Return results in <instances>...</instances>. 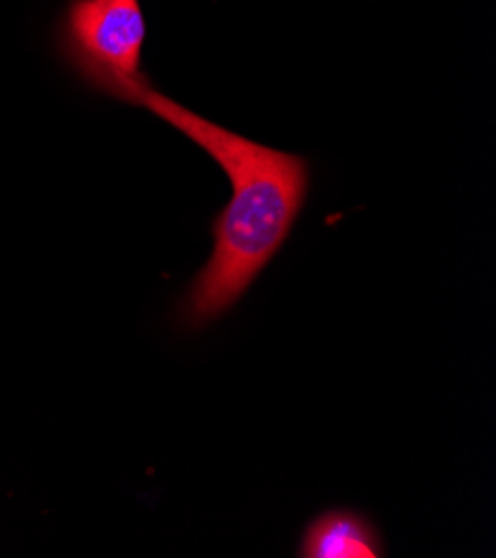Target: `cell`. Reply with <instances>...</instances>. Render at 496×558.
<instances>
[{
  "label": "cell",
  "instance_id": "1",
  "mask_svg": "<svg viewBox=\"0 0 496 558\" xmlns=\"http://www.w3.org/2000/svg\"><path fill=\"white\" fill-rule=\"evenodd\" d=\"M205 149L232 183V198L211 222L214 250L181 305L183 323L205 327L223 316L279 254L305 205L310 165L216 125L152 85L138 100Z\"/></svg>",
  "mask_w": 496,
  "mask_h": 558
},
{
  "label": "cell",
  "instance_id": "2",
  "mask_svg": "<svg viewBox=\"0 0 496 558\" xmlns=\"http://www.w3.org/2000/svg\"><path fill=\"white\" fill-rule=\"evenodd\" d=\"M145 36L141 0H70L59 27V47L89 87L138 105L152 85L143 72Z\"/></svg>",
  "mask_w": 496,
  "mask_h": 558
},
{
  "label": "cell",
  "instance_id": "3",
  "mask_svg": "<svg viewBox=\"0 0 496 558\" xmlns=\"http://www.w3.org/2000/svg\"><path fill=\"white\" fill-rule=\"evenodd\" d=\"M297 554L303 558H380L385 543L367 514L335 508L307 523Z\"/></svg>",
  "mask_w": 496,
  "mask_h": 558
}]
</instances>
